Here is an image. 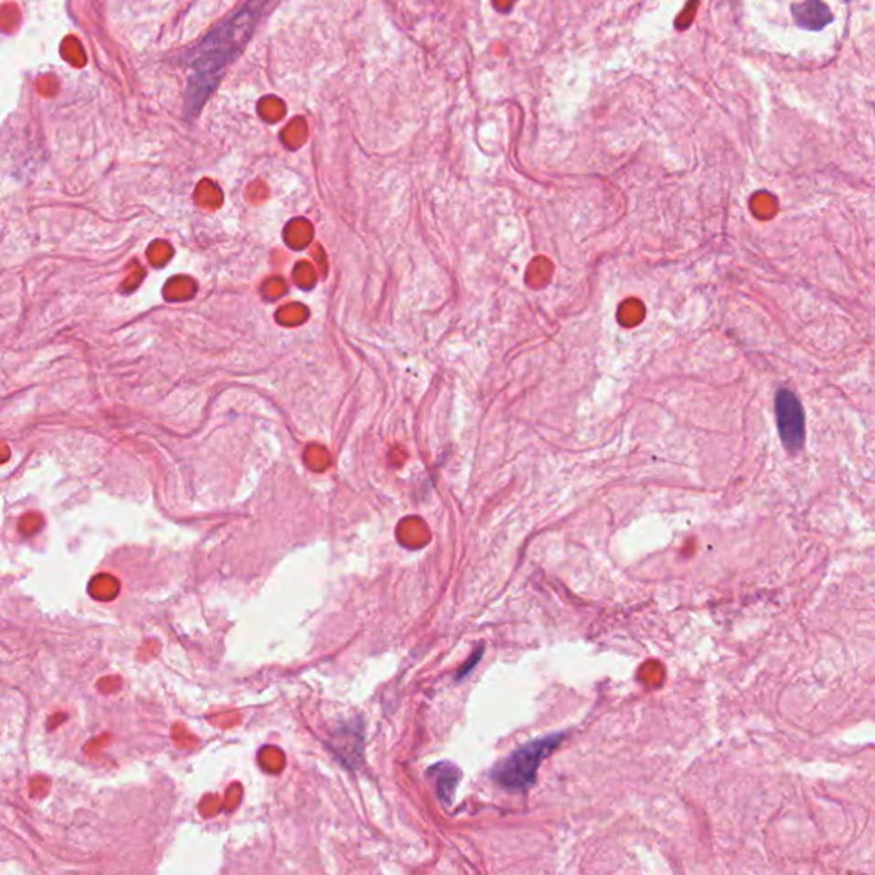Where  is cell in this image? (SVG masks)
Instances as JSON below:
<instances>
[{"mask_svg": "<svg viewBox=\"0 0 875 875\" xmlns=\"http://www.w3.org/2000/svg\"><path fill=\"white\" fill-rule=\"evenodd\" d=\"M269 4L249 2L236 9L187 53L192 69L185 90V115L194 118L219 84L226 69L247 47Z\"/></svg>", "mask_w": 875, "mask_h": 875, "instance_id": "6da1fadb", "label": "cell"}, {"mask_svg": "<svg viewBox=\"0 0 875 875\" xmlns=\"http://www.w3.org/2000/svg\"><path fill=\"white\" fill-rule=\"evenodd\" d=\"M561 741L562 733H550L523 744L513 751L508 758L497 763L495 770L491 771L493 782L510 792H525L536 782L537 771L542 761Z\"/></svg>", "mask_w": 875, "mask_h": 875, "instance_id": "7a4b0ae2", "label": "cell"}, {"mask_svg": "<svg viewBox=\"0 0 875 875\" xmlns=\"http://www.w3.org/2000/svg\"><path fill=\"white\" fill-rule=\"evenodd\" d=\"M774 412L784 448L797 454L806 442V416L797 395L788 389H780L774 397Z\"/></svg>", "mask_w": 875, "mask_h": 875, "instance_id": "3957f363", "label": "cell"}, {"mask_svg": "<svg viewBox=\"0 0 875 875\" xmlns=\"http://www.w3.org/2000/svg\"><path fill=\"white\" fill-rule=\"evenodd\" d=\"M792 16L795 19L798 27L810 31H819L826 25L833 21L831 11L827 5L817 0H809V2H800L792 5Z\"/></svg>", "mask_w": 875, "mask_h": 875, "instance_id": "277c9868", "label": "cell"}, {"mask_svg": "<svg viewBox=\"0 0 875 875\" xmlns=\"http://www.w3.org/2000/svg\"><path fill=\"white\" fill-rule=\"evenodd\" d=\"M430 776L436 780V792L444 806H450L455 797L462 773L452 763H438L430 770Z\"/></svg>", "mask_w": 875, "mask_h": 875, "instance_id": "5b68a950", "label": "cell"}, {"mask_svg": "<svg viewBox=\"0 0 875 875\" xmlns=\"http://www.w3.org/2000/svg\"><path fill=\"white\" fill-rule=\"evenodd\" d=\"M120 583L115 576L98 575L90 583V593L98 601H112L117 597Z\"/></svg>", "mask_w": 875, "mask_h": 875, "instance_id": "8992f818", "label": "cell"}, {"mask_svg": "<svg viewBox=\"0 0 875 875\" xmlns=\"http://www.w3.org/2000/svg\"><path fill=\"white\" fill-rule=\"evenodd\" d=\"M483 658V650L479 648L475 654L472 655L471 658L462 666V668L458 670L457 680L465 679L469 674L472 672V668H475V666L479 664V660Z\"/></svg>", "mask_w": 875, "mask_h": 875, "instance_id": "52a82bcc", "label": "cell"}]
</instances>
